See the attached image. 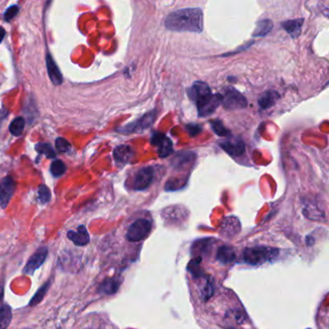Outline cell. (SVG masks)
I'll list each match as a JSON object with an SVG mask.
<instances>
[{
    "label": "cell",
    "instance_id": "cell-1",
    "mask_svg": "<svg viewBox=\"0 0 329 329\" xmlns=\"http://www.w3.org/2000/svg\"><path fill=\"white\" fill-rule=\"evenodd\" d=\"M203 11L200 8L181 9L171 13L164 21L165 27L177 32L200 33L204 27Z\"/></svg>",
    "mask_w": 329,
    "mask_h": 329
},
{
    "label": "cell",
    "instance_id": "cell-2",
    "mask_svg": "<svg viewBox=\"0 0 329 329\" xmlns=\"http://www.w3.org/2000/svg\"><path fill=\"white\" fill-rule=\"evenodd\" d=\"M187 95L195 103L200 117L211 115L222 102L221 94H212L209 85L203 81H195L187 89Z\"/></svg>",
    "mask_w": 329,
    "mask_h": 329
},
{
    "label": "cell",
    "instance_id": "cell-3",
    "mask_svg": "<svg viewBox=\"0 0 329 329\" xmlns=\"http://www.w3.org/2000/svg\"><path fill=\"white\" fill-rule=\"evenodd\" d=\"M279 254V249L261 245L244 249L242 252V257L244 263L247 265H261L275 261Z\"/></svg>",
    "mask_w": 329,
    "mask_h": 329
},
{
    "label": "cell",
    "instance_id": "cell-4",
    "mask_svg": "<svg viewBox=\"0 0 329 329\" xmlns=\"http://www.w3.org/2000/svg\"><path fill=\"white\" fill-rule=\"evenodd\" d=\"M152 221L140 218L130 225L127 231L126 238L129 242H138L146 239L152 231Z\"/></svg>",
    "mask_w": 329,
    "mask_h": 329
},
{
    "label": "cell",
    "instance_id": "cell-5",
    "mask_svg": "<svg viewBox=\"0 0 329 329\" xmlns=\"http://www.w3.org/2000/svg\"><path fill=\"white\" fill-rule=\"evenodd\" d=\"M221 96H222L221 104L223 105L226 109L235 110V109L245 108L247 106L246 98L240 93L237 89L231 87V86L226 87L224 89L223 95H221Z\"/></svg>",
    "mask_w": 329,
    "mask_h": 329
},
{
    "label": "cell",
    "instance_id": "cell-6",
    "mask_svg": "<svg viewBox=\"0 0 329 329\" xmlns=\"http://www.w3.org/2000/svg\"><path fill=\"white\" fill-rule=\"evenodd\" d=\"M157 116H158L157 110L146 113L138 120L133 122V123H130L125 127H122L118 130L121 133H126V134L142 132V131H144L145 129H149L153 125V122L157 119Z\"/></svg>",
    "mask_w": 329,
    "mask_h": 329
},
{
    "label": "cell",
    "instance_id": "cell-7",
    "mask_svg": "<svg viewBox=\"0 0 329 329\" xmlns=\"http://www.w3.org/2000/svg\"><path fill=\"white\" fill-rule=\"evenodd\" d=\"M48 248L47 246H42L40 248L37 249L36 252L27 261L23 273L26 275H33L38 268H40L41 266L44 265L48 257Z\"/></svg>",
    "mask_w": 329,
    "mask_h": 329
},
{
    "label": "cell",
    "instance_id": "cell-8",
    "mask_svg": "<svg viewBox=\"0 0 329 329\" xmlns=\"http://www.w3.org/2000/svg\"><path fill=\"white\" fill-rule=\"evenodd\" d=\"M153 178H154V170L152 166L140 169L133 179V184H132L133 189L142 191L149 188L150 185L153 183Z\"/></svg>",
    "mask_w": 329,
    "mask_h": 329
},
{
    "label": "cell",
    "instance_id": "cell-9",
    "mask_svg": "<svg viewBox=\"0 0 329 329\" xmlns=\"http://www.w3.org/2000/svg\"><path fill=\"white\" fill-rule=\"evenodd\" d=\"M16 190V182L12 177H5L0 182V207L6 209Z\"/></svg>",
    "mask_w": 329,
    "mask_h": 329
},
{
    "label": "cell",
    "instance_id": "cell-10",
    "mask_svg": "<svg viewBox=\"0 0 329 329\" xmlns=\"http://www.w3.org/2000/svg\"><path fill=\"white\" fill-rule=\"evenodd\" d=\"M151 143L157 147L160 158H166L173 153V143L169 137L161 132L153 133Z\"/></svg>",
    "mask_w": 329,
    "mask_h": 329
},
{
    "label": "cell",
    "instance_id": "cell-11",
    "mask_svg": "<svg viewBox=\"0 0 329 329\" xmlns=\"http://www.w3.org/2000/svg\"><path fill=\"white\" fill-rule=\"evenodd\" d=\"M220 147L232 157H240L245 152V144L240 137H230L221 141Z\"/></svg>",
    "mask_w": 329,
    "mask_h": 329
},
{
    "label": "cell",
    "instance_id": "cell-12",
    "mask_svg": "<svg viewBox=\"0 0 329 329\" xmlns=\"http://www.w3.org/2000/svg\"><path fill=\"white\" fill-rule=\"evenodd\" d=\"M134 156L133 150L128 145H121L114 149L113 157L114 160L121 165H126L132 160Z\"/></svg>",
    "mask_w": 329,
    "mask_h": 329
},
{
    "label": "cell",
    "instance_id": "cell-13",
    "mask_svg": "<svg viewBox=\"0 0 329 329\" xmlns=\"http://www.w3.org/2000/svg\"><path fill=\"white\" fill-rule=\"evenodd\" d=\"M68 239L72 241L76 246H85L90 242V236H89L87 229L81 225L76 231H69Z\"/></svg>",
    "mask_w": 329,
    "mask_h": 329
},
{
    "label": "cell",
    "instance_id": "cell-14",
    "mask_svg": "<svg viewBox=\"0 0 329 329\" xmlns=\"http://www.w3.org/2000/svg\"><path fill=\"white\" fill-rule=\"evenodd\" d=\"M122 280L118 277H109L105 278L104 281L101 283L99 287V293L101 295H105V296H111L118 292L120 288Z\"/></svg>",
    "mask_w": 329,
    "mask_h": 329
},
{
    "label": "cell",
    "instance_id": "cell-15",
    "mask_svg": "<svg viewBox=\"0 0 329 329\" xmlns=\"http://www.w3.org/2000/svg\"><path fill=\"white\" fill-rule=\"evenodd\" d=\"M47 69L50 81L53 82L55 85H60L63 82V76L62 73L59 71V68L55 64L53 58L50 54H47Z\"/></svg>",
    "mask_w": 329,
    "mask_h": 329
},
{
    "label": "cell",
    "instance_id": "cell-16",
    "mask_svg": "<svg viewBox=\"0 0 329 329\" xmlns=\"http://www.w3.org/2000/svg\"><path fill=\"white\" fill-rule=\"evenodd\" d=\"M236 251L233 247L223 245L217 250V260L222 265H229L236 261Z\"/></svg>",
    "mask_w": 329,
    "mask_h": 329
},
{
    "label": "cell",
    "instance_id": "cell-17",
    "mask_svg": "<svg viewBox=\"0 0 329 329\" xmlns=\"http://www.w3.org/2000/svg\"><path fill=\"white\" fill-rule=\"evenodd\" d=\"M241 230V224L238 218L236 217H227L223 221L221 233L225 237H233L234 235L239 233Z\"/></svg>",
    "mask_w": 329,
    "mask_h": 329
},
{
    "label": "cell",
    "instance_id": "cell-18",
    "mask_svg": "<svg viewBox=\"0 0 329 329\" xmlns=\"http://www.w3.org/2000/svg\"><path fill=\"white\" fill-rule=\"evenodd\" d=\"M279 99V94L276 91H266L265 93H263L261 96H259L258 99V104L259 106L261 107V109L265 110V109H268L270 108L273 105H275L276 101Z\"/></svg>",
    "mask_w": 329,
    "mask_h": 329
},
{
    "label": "cell",
    "instance_id": "cell-19",
    "mask_svg": "<svg viewBox=\"0 0 329 329\" xmlns=\"http://www.w3.org/2000/svg\"><path fill=\"white\" fill-rule=\"evenodd\" d=\"M303 22H304L303 18L291 20V21H287V22L282 23V27L293 38H297L301 33V28H302V25H303Z\"/></svg>",
    "mask_w": 329,
    "mask_h": 329
},
{
    "label": "cell",
    "instance_id": "cell-20",
    "mask_svg": "<svg viewBox=\"0 0 329 329\" xmlns=\"http://www.w3.org/2000/svg\"><path fill=\"white\" fill-rule=\"evenodd\" d=\"M201 263H202V258L196 257L192 259L187 265V270L195 279H201L203 277L204 278L206 277V274L204 273V270L201 267Z\"/></svg>",
    "mask_w": 329,
    "mask_h": 329
},
{
    "label": "cell",
    "instance_id": "cell-21",
    "mask_svg": "<svg viewBox=\"0 0 329 329\" xmlns=\"http://www.w3.org/2000/svg\"><path fill=\"white\" fill-rule=\"evenodd\" d=\"M194 159H195L194 153H190V152L178 153L176 158H174V160L172 161V166L176 169L182 168V167L185 166L186 164L190 163Z\"/></svg>",
    "mask_w": 329,
    "mask_h": 329
},
{
    "label": "cell",
    "instance_id": "cell-22",
    "mask_svg": "<svg viewBox=\"0 0 329 329\" xmlns=\"http://www.w3.org/2000/svg\"><path fill=\"white\" fill-rule=\"evenodd\" d=\"M13 318L12 309L8 304L0 307V329H7Z\"/></svg>",
    "mask_w": 329,
    "mask_h": 329
},
{
    "label": "cell",
    "instance_id": "cell-23",
    "mask_svg": "<svg viewBox=\"0 0 329 329\" xmlns=\"http://www.w3.org/2000/svg\"><path fill=\"white\" fill-rule=\"evenodd\" d=\"M273 24L270 20H262L257 24L256 29L253 33L254 37H264L272 31Z\"/></svg>",
    "mask_w": 329,
    "mask_h": 329
},
{
    "label": "cell",
    "instance_id": "cell-24",
    "mask_svg": "<svg viewBox=\"0 0 329 329\" xmlns=\"http://www.w3.org/2000/svg\"><path fill=\"white\" fill-rule=\"evenodd\" d=\"M51 286V279H49L48 281L46 282L36 292V294L33 296L32 299L29 301V306H36L39 304L41 301L44 299V297H46L47 293L48 292V289Z\"/></svg>",
    "mask_w": 329,
    "mask_h": 329
},
{
    "label": "cell",
    "instance_id": "cell-25",
    "mask_svg": "<svg viewBox=\"0 0 329 329\" xmlns=\"http://www.w3.org/2000/svg\"><path fill=\"white\" fill-rule=\"evenodd\" d=\"M35 149L38 153L45 154L48 159H54L56 156L54 149L51 147V145L48 144V143H43V142L38 143L35 146Z\"/></svg>",
    "mask_w": 329,
    "mask_h": 329
},
{
    "label": "cell",
    "instance_id": "cell-26",
    "mask_svg": "<svg viewBox=\"0 0 329 329\" xmlns=\"http://www.w3.org/2000/svg\"><path fill=\"white\" fill-rule=\"evenodd\" d=\"M215 293V288H214V281L211 279V277H208L206 280V285L204 286V288L201 292V297L204 302H207L209 300L211 297L214 296Z\"/></svg>",
    "mask_w": 329,
    "mask_h": 329
},
{
    "label": "cell",
    "instance_id": "cell-27",
    "mask_svg": "<svg viewBox=\"0 0 329 329\" xmlns=\"http://www.w3.org/2000/svg\"><path fill=\"white\" fill-rule=\"evenodd\" d=\"M24 126H25V122L23 117H17L15 120L13 121L10 125V132L15 136V137H18L23 133L24 131Z\"/></svg>",
    "mask_w": 329,
    "mask_h": 329
},
{
    "label": "cell",
    "instance_id": "cell-28",
    "mask_svg": "<svg viewBox=\"0 0 329 329\" xmlns=\"http://www.w3.org/2000/svg\"><path fill=\"white\" fill-rule=\"evenodd\" d=\"M210 126L218 137H227L231 136L230 130L225 128L223 123L220 120L210 121Z\"/></svg>",
    "mask_w": 329,
    "mask_h": 329
},
{
    "label": "cell",
    "instance_id": "cell-29",
    "mask_svg": "<svg viewBox=\"0 0 329 329\" xmlns=\"http://www.w3.org/2000/svg\"><path fill=\"white\" fill-rule=\"evenodd\" d=\"M66 169L67 167H66L64 162L59 161V160L53 161L50 165V172L53 176L56 177V178L62 176L66 172Z\"/></svg>",
    "mask_w": 329,
    "mask_h": 329
},
{
    "label": "cell",
    "instance_id": "cell-30",
    "mask_svg": "<svg viewBox=\"0 0 329 329\" xmlns=\"http://www.w3.org/2000/svg\"><path fill=\"white\" fill-rule=\"evenodd\" d=\"M38 198L42 204H47L51 199V194L48 186L41 185L38 190Z\"/></svg>",
    "mask_w": 329,
    "mask_h": 329
},
{
    "label": "cell",
    "instance_id": "cell-31",
    "mask_svg": "<svg viewBox=\"0 0 329 329\" xmlns=\"http://www.w3.org/2000/svg\"><path fill=\"white\" fill-rule=\"evenodd\" d=\"M55 146H56L57 151L61 152V153H66L69 152L71 150V144L69 143V141L65 138L62 137H58L55 141Z\"/></svg>",
    "mask_w": 329,
    "mask_h": 329
},
{
    "label": "cell",
    "instance_id": "cell-32",
    "mask_svg": "<svg viewBox=\"0 0 329 329\" xmlns=\"http://www.w3.org/2000/svg\"><path fill=\"white\" fill-rule=\"evenodd\" d=\"M17 13H18V7H17L16 5L11 6L10 8L6 10V12H5V14H4L5 21H7V22L11 21L12 18H14V17L17 15Z\"/></svg>",
    "mask_w": 329,
    "mask_h": 329
},
{
    "label": "cell",
    "instance_id": "cell-33",
    "mask_svg": "<svg viewBox=\"0 0 329 329\" xmlns=\"http://www.w3.org/2000/svg\"><path fill=\"white\" fill-rule=\"evenodd\" d=\"M200 127L197 126V125H189V126H187V130L189 131L191 137H195L200 131Z\"/></svg>",
    "mask_w": 329,
    "mask_h": 329
},
{
    "label": "cell",
    "instance_id": "cell-34",
    "mask_svg": "<svg viewBox=\"0 0 329 329\" xmlns=\"http://www.w3.org/2000/svg\"><path fill=\"white\" fill-rule=\"evenodd\" d=\"M306 243H307V245H308V246H311V245L314 243L313 238H311V237H307V238H306Z\"/></svg>",
    "mask_w": 329,
    "mask_h": 329
},
{
    "label": "cell",
    "instance_id": "cell-35",
    "mask_svg": "<svg viewBox=\"0 0 329 329\" xmlns=\"http://www.w3.org/2000/svg\"><path fill=\"white\" fill-rule=\"evenodd\" d=\"M4 37H5V30L2 27H0V43L3 41Z\"/></svg>",
    "mask_w": 329,
    "mask_h": 329
},
{
    "label": "cell",
    "instance_id": "cell-36",
    "mask_svg": "<svg viewBox=\"0 0 329 329\" xmlns=\"http://www.w3.org/2000/svg\"><path fill=\"white\" fill-rule=\"evenodd\" d=\"M3 296H4V289H3V287H0V305H1V302L3 300Z\"/></svg>",
    "mask_w": 329,
    "mask_h": 329
},
{
    "label": "cell",
    "instance_id": "cell-37",
    "mask_svg": "<svg viewBox=\"0 0 329 329\" xmlns=\"http://www.w3.org/2000/svg\"><path fill=\"white\" fill-rule=\"evenodd\" d=\"M229 329H234V328H229Z\"/></svg>",
    "mask_w": 329,
    "mask_h": 329
}]
</instances>
